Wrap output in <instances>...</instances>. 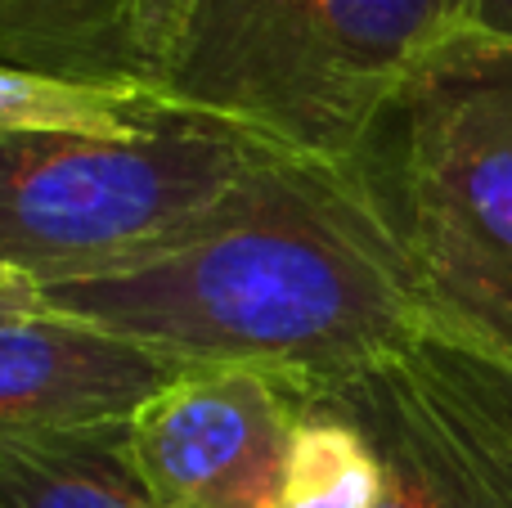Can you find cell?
I'll list each match as a JSON object with an SVG mask.
<instances>
[{
    "mask_svg": "<svg viewBox=\"0 0 512 508\" xmlns=\"http://www.w3.org/2000/svg\"><path fill=\"white\" fill-rule=\"evenodd\" d=\"M41 297L189 369H256L306 401L427 333L409 257L355 158L270 144L176 239Z\"/></svg>",
    "mask_w": 512,
    "mask_h": 508,
    "instance_id": "1",
    "label": "cell"
},
{
    "mask_svg": "<svg viewBox=\"0 0 512 508\" xmlns=\"http://www.w3.org/2000/svg\"><path fill=\"white\" fill-rule=\"evenodd\" d=\"M418 279L427 333L512 360V41L463 32L351 153Z\"/></svg>",
    "mask_w": 512,
    "mask_h": 508,
    "instance_id": "2",
    "label": "cell"
},
{
    "mask_svg": "<svg viewBox=\"0 0 512 508\" xmlns=\"http://www.w3.org/2000/svg\"><path fill=\"white\" fill-rule=\"evenodd\" d=\"M477 0H198L158 90L270 149L351 158Z\"/></svg>",
    "mask_w": 512,
    "mask_h": 508,
    "instance_id": "3",
    "label": "cell"
},
{
    "mask_svg": "<svg viewBox=\"0 0 512 508\" xmlns=\"http://www.w3.org/2000/svg\"><path fill=\"white\" fill-rule=\"evenodd\" d=\"M261 149L185 108L126 135L5 131L0 266L41 288L131 266L221 203Z\"/></svg>",
    "mask_w": 512,
    "mask_h": 508,
    "instance_id": "4",
    "label": "cell"
},
{
    "mask_svg": "<svg viewBox=\"0 0 512 508\" xmlns=\"http://www.w3.org/2000/svg\"><path fill=\"white\" fill-rule=\"evenodd\" d=\"M301 410L279 378L207 365L153 396L126 446L162 508H279Z\"/></svg>",
    "mask_w": 512,
    "mask_h": 508,
    "instance_id": "5",
    "label": "cell"
},
{
    "mask_svg": "<svg viewBox=\"0 0 512 508\" xmlns=\"http://www.w3.org/2000/svg\"><path fill=\"white\" fill-rule=\"evenodd\" d=\"M315 401L369 437L382 464L378 508H512L504 446L418 365L414 347Z\"/></svg>",
    "mask_w": 512,
    "mask_h": 508,
    "instance_id": "6",
    "label": "cell"
},
{
    "mask_svg": "<svg viewBox=\"0 0 512 508\" xmlns=\"http://www.w3.org/2000/svg\"><path fill=\"white\" fill-rule=\"evenodd\" d=\"M189 365L63 311L0 324V441L131 423Z\"/></svg>",
    "mask_w": 512,
    "mask_h": 508,
    "instance_id": "7",
    "label": "cell"
},
{
    "mask_svg": "<svg viewBox=\"0 0 512 508\" xmlns=\"http://www.w3.org/2000/svg\"><path fill=\"white\" fill-rule=\"evenodd\" d=\"M0 68L149 81L135 45V0H0Z\"/></svg>",
    "mask_w": 512,
    "mask_h": 508,
    "instance_id": "8",
    "label": "cell"
},
{
    "mask_svg": "<svg viewBox=\"0 0 512 508\" xmlns=\"http://www.w3.org/2000/svg\"><path fill=\"white\" fill-rule=\"evenodd\" d=\"M0 508H162L126 446V423L0 441Z\"/></svg>",
    "mask_w": 512,
    "mask_h": 508,
    "instance_id": "9",
    "label": "cell"
},
{
    "mask_svg": "<svg viewBox=\"0 0 512 508\" xmlns=\"http://www.w3.org/2000/svg\"><path fill=\"white\" fill-rule=\"evenodd\" d=\"M167 95L149 81H77L50 72L0 68V135L5 131H144L167 113Z\"/></svg>",
    "mask_w": 512,
    "mask_h": 508,
    "instance_id": "10",
    "label": "cell"
},
{
    "mask_svg": "<svg viewBox=\"0 0 512 508\" xmlns=\"http://www.w3.org/2000/svg\"><path fill=\"white\" fill-rule=\"evenodd\" d=\"M382 464L369 437L324 401H306L279 508H378Z\"/></svg>",
    "mask_w": 512,
    "mask_h": 508,
    "instance_id": "11",
    "label": "cell"
},
{
    "mask_svg": "<svg viewBox=\"0 0 512 508\" xmlns=\"http://www.w3.org/2000/svg\"><path fill=\"white\" fill-rule=\"evenodd\" d=\"M414 356L445 392H454L504 446L512 464V360H499L490 351H477L468 342L423 333L414 342Z\"/></svg>",
    "mask_w": 512,
    "mask_h": 508,
    "instance_id": "12",
    "label": "cell"
},
{
    "mask_svg": "<svg viewBox=\"0 0 512 508\" xmlns=\"http://www.w3.org/2000/svg\"><path fill=\"white\" fill-rule=\"evenodd\" d=\"M194 5L198 0H135V45H140L144 77L153 86L171 68V54H176L180 36H185Z\"/></svg>",
    "mask_w": 512,
    "mask_h": 508,
    "instance_id": "13",
    "label": "cell"
},
{
    "mask_svg": "<svg viewBox=\"0 0 512 508\" xmlns=\"http://www.w3.org/2000/svg\"><path fill=\"white\" fill-rule=\"evenodd\" d=\"M41 306H45L41 284L0 288V324H5V320H18V315H32V311H41Z\"/></svg>",
    "mask_w": 512,
    "mask_h": 508,
    "instance_id": "14",
    "label": "cell"
},
{
    "mask_svg": "<svg viewBox=\"0 0 512 508\" xmlns=\"http://www.w3.org/2000/svg\"><path fill=\"white\" fill-rule=\"evenodd\" d=\"M477 32L512 41V0H477Z\"/></svg>",
    "mask_w": 512,
    "mask_h": 508,
    "instance_id": "15",
    "label": "cell"
},
{
    "mask_svg": "<svg viewBox=\"0 0 512 508\" xmlns=\"http://www.w3.org/2000/svg\"><path fill=\"white\" fill-rule=\"evenodd\" d=\"M18 284H32V279H23V275H14L9 266H0V288H18Z\"/></svg>",
    "mask_w": 512,
    "mask_h": 508,
    "instance_id": "16",
    "label": "cell"
}]
</instances>
